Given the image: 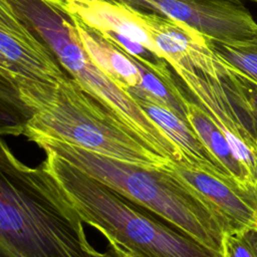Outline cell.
<instances>
[{"instance_id":"1","label":"cell","mask_w":257,"mask_h":257,"mask_svg":"<svg viewBox=\"0 0 257 257\" xmlns=\"http://www.w3.org/2000/svg\"><path fill=\"white\" fill-rule=\"evenodd\" d=\"M0 256L113 257L90 243L82 219L44 163L25 165L1 135Z\"/></svg>"},{"instance_id":"2","label":"cell","mask_w":257,"mask_h":257,"mask_svg":"<svg viewBox=\"0 0 257 257\" xmlns=\"http://www.w3.org/2000/svg\"><path fill=\"white\" fill-rule=\"evenodd\" d=\"M139 16L186 95L223 132L257 183V121L231 67L193 28L152 12Z\"/></svg>"},{"instance_id":"3","label":"cell","mask_w":257,"mask_h":257,"mask_svg":"<svg viewBox=\"0 0 257 257\" xmlns=\"http://www.w3.org/2000/svg\"><path fill=\"white\" fill-rule=\"evenodd\" d=\"M19 92L33 112L23 134L30 142L56 140L145 168H164L171 162L69 75L57 82L23 79Z\"/></svg>"},{"instance_id":"4","label":"cell","mask_w":257,"mask_h":257,"mask_svg":"<svg viewBox=\"0 0 257 257\" xmlns=\"http://www.w3.org/2000/svg\"><path fill=\"white\" fill-rule=\"evenodd\" d=\"M34 143L221 254L223 235L228 231L226 223L195 190L167 167L145 168L56 140L40 139Z\"/></svg>"},{"instance_id":"5","label":"cell","mask_w":257,"mask_h":257,"mask_svg":"<svg viewBox=\"0 0 257 257\" xmlns=\"http://www.w3.org/2000/svg\"><path fill=\"white\" fill-rule=\"evenodd\" d=\"M46 169L64 191L83 223L141 257H222L180 230L158 221L138 205L51 151Z\"/></svg>"},{"instance_id":"6","label":"cell","mask_w":257,"mask_h":257,"mask_svg":"<svg viewBox=\"0 0 257 257\" xmlns=\"http://www.w3.org/2000/svg\"><path fill=\"white\" fill-rule=\"evenodd\" d=\"M22 20L52 52L62 69L91 97L136 131L170 161L185 155L140 107L132 95L110 80L84 50L73 20L56 0H9Z\"/></svg>"},{"instance_id":"7","label":"cell","mask_w":257,"mask_h":257,"mask_svg":"<svg viewBox=\"0 0 257 257\" xmlns=\"http://www.w3.org/2000/svg\"><path fill=\"white\" fill-rule=\"evenodd\" d=\"M183 23L209 39L245 43L257 39V23L243 5L223 0H117Z\"/></svg>"},{"instance_id":"8","label":"cell","mask_w":257,"mask_h":257,"mask_svg":"<svg viewBox=\"0 0 257 257\" xmlns=\"http://www.w3.org/2000/svg\"><path fill=\"white\" fill-rule=\"evenodd\" d=\"M166 167L212 207L228 231L257 230V185L240 182L223 171L186 160L171 161Z\"/></svg>"},{"instance_id":"9","label":"cell","mask_w":257,"mask_h":257,"mask_svg":"<svg viewBox=\"0 0 257 257\" xmlns=\"http://www.w3.org/2000/svg\"><path fill=\"white\" fill-rule=\"evenodd\" d=\"M0 53L24 79L57 82L68 75L9 0H0Z\"/></svg>"},{"instance_id":"10","label":"cell","mask_w":257,"mask_h":257,"mask_svg":"<svg viewBox=\"0 0 257 257\" xmlns=\"http://www.w3.org/2000/svg\"><path fill=\"white\" fill-rule=\"evenodd\" d=\"M63 9L100 33H116L159 54L136 8L117 0H56ZM162 57V56H161Z\"/></svg>"},{"instance_id":"11","label":"cell","mask_w":257,"mask_h":257,"mask_svg":"<svg viewBox=\"0 0 257 257\" xmlns=\"http://www.w3.org/2000/svg\"><path fill=\"white\" fill-rule=\"evenodd\" d=\"M69 15L81 45L95 66L124 90L138 86L141 82V73L133 58L99 31L89 27L78 17Z\"/></svg>"},{"instance_id":"12","label":"cell","mask_w":257,"mask_h":257,"mask_svg":"<svg viewBox=\"0 0 257 257\" xmlns=\"http://www.w3.org/2000/svg\"><path fill=\"white\" fill-rule=\"evenodd\" d=\"M132 97L147 115L178 146L185 155L186 161L199 166L212 167L227 173L202 143L189 121L183 119L166 106L149 98L139 95H132Z\"/></svg>"},{"instance_id":"13","label":"cell","mask_w":257,"mask_h":257,"mask_svg":"<svg viewBox=\"0 0 257 257\" xmlns=\"http://www.w3.org/2000/svg\"><path fill=\"white\" fill-rule=\"evenodd\" d=\"M186 97L187 119L211 155L233 178L246 184L257 185L223 132L197 103L187 95Z\"/></svg>"},{"instance_id":"14","label":"cell","mask_w":257,"mask_h":257,"mask_svg":"<svg viewBox=\"0 0 257 257\" xmlns=\"http://www.w3.org/2000/svg\"><path fill=\"white\" fill-rule=\"evenodd\" d=\"M19 77L0 69V135L23 136L32 110L22 100Z\"/></svg>"},{"instance_id":"15","label":"cell","mask_w":257,"mask_h":257,"mask_svg":"<svg viewBox=\"0 0 257 257\" xmlns=\"http://www.w3.org/2000/svg\"><path fill=\"white\" fill-rule=\"evenodd\" d=\"M207 41L212 50L229 66L257 82V39L245 43H224L209 38Z\"/></svg>"},{"instance_id":"16","label":"cell","mask_w":257,"mask_h":257,"mask_svg":"<svg viewBox=\"0 0 257 257\" xmlns=\"http://www.w3.org/2000/svg\"><path fill=\"white\" fill-rule=\"evenodd\" d=\"M222 257H257V230L226 231L222 239Z\"/></svg>"},{"instance_id":"17","label":"cell","mask_w":257,"mask_h":257,"mask_svg":"<svg viewBox=\"0 0 257 257\" xmlns=\"http://www.w3.org/2000/svg\"><path fill=\"white\" fill-rule=\"evenodd\" d=\"M231 69L237 80L239 88L257 121V82L241 71H238L232 67Z\"/></svg>"},{"instance_id":"18","label":"cell","mask_w":257,"mask_h":257,"mask_svg":"<svg viewBox=\"0 0 257 257\" xmlns=\"http://www.w3.org/2000/svg\"><path fill=\"white\" fill-rule=\"evenodd\" d=\"M109 246V252L113 255V257H141L134 251L127 249L123 245L117 243L114 240H107Z\"/></svg>"},{"instance_id":"19","label":"cell","mask_w":257,"mask_h":257,"mask_svg":"<svg viewBox=\"0 0 257 257\" xmlns=\"http://www.w3.org/2000/svg\"><path fill=\"white\" fill-rule=\"evenodd\" d=\"M223 1H228V2H231V3H234V4H238V5H243L242 2L240 0H223Z\"/></svg>"},{"instance_id":"20","label":"cell","mask_w":257,"mask_h":257,"mask_svg":"<svg viewBox=\"0 0 257 257\" xmlns=\"http://www.w3.org/2000/svg\"><path fill=\"white\" fill-rule=\"evenodd\" d=\"M249 1H252V2H254V3H257V0H249Z\"/></svg>"},{"instance_id":"21","label":"cell","mask_w":257,"mask_h":257,"mask_svg":"<svg viewBox=\"0 0 257 257\" xmlns=\"http://www.w3.org/2000/svg\"><path fill=\"white\" fill-rule=\"evenodd\" d=\"M0 257H2V256H0Z\"/></svg>"}]
</instances>
